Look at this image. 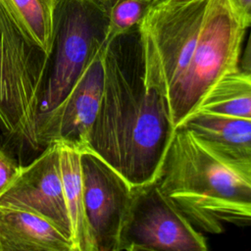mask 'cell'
Listing matches in <instances>:
<instances>
[{"label": "cell", "instance_id": "cell-7", "mask_svg": "<svg viewBox=\"0 0 251 251\" xmlns=\"http://www.w3.org/2000/svg\"><path fill=\"white\" fill-rule=\"evenodd\" d=\"M208 244L158 181L133 187L119 251H206Z\"/></svg>", "mask_w": 251, "mask_h": 251}, {"label": "cell", "instance_id": "cell-18", "mask_svg": "<svg viewBox=\"0 0 251 251\" xmlns=\"http://www.w3.org/2000/svg\"><path fill=\"white\" fill-rule=\"evenodd\" d=\"M233 7L244 21L250 25L251 24V0H230Z\"/></svg>", "mask_w": 251, "mask_h": 251}, {"label": "cell", "instance_id": "cell-4", "mask_svg": "<svg viewBox=\"0 0 251 251\" xmlns=\"http://www.w3.org/2000/svg\"><path fill=\"white\" fill-rule=\"evenodd\" d=\"M48 54L31 41L0 4V128L8 153L24 163L40 152L38 95Z\"/></svg>", "mask_w": 251, "mask_h": 251}, {"label": "cell", "instance_id": "cell-10", "mask_svg": "<svg viewBox=\"0 0 251 251\" xmlns=\"http://www.w3.org/2000/svg\"><path fill=\"white\" fill-rule=\"evenodd\" d=\"M106 43L92 56L60 108L49 135V144L59 141L78 151L87 150L104 90Z\"/></svg>", "mask_w": 251, "mask_h": 251}, {"label": "cell", "instance_id": "cell-9", "mask_svg": "<svg viewBox=\"0 0 251 251\" xmlns=\"http://www.w3.org/2000/svg\"><path fill=\"white\" fill-rule=\"evenodd\" d=\"M60 152L61 142L54 141L29 163L21 165L15 178L0 193V204L30 211L48 219L73 242Z\"/></svg>", "mask_w": 251, "mask_h": 251}, {"label": "cell", "instance_id": "cell-6", "mask_svg": "<svg viewBox=\"0 0 251 251\" xmlns=\"http://www.w3.org/2000/svg\"><path fill=\"white\" fill-rule=\"evenodd\" d=\"M208 0L153 4L138 26L145 80L170 100L191 62Z\"/></svg>", "mask_w": 251, "mask_h": 251}, {"label": "cell", "instance_id": "cell-20", "mask_svg": "<svg viewBox=\"0 0 251 251\" xmlns=\"http://www.w3.org/2000/svg\"><path fill=\"white\" fill-rule=\"evenodd\" d=\"M185 1H191V0H153V4L161 3V2H185Z\"/></svg>", "mask_w": 251, "mask_h": 251}, {"label": "cell", "instance_id": "cell-17", "mask_svg": "<svg viewBox=\"0 0 251 251\" xmlns=\"http://www.w3.org/2000/svg\"><path fill=\"white\" fill-rule=\"evenodd\" d=\"M20 167L17 159L0 147V193L15 178Z\"/></svg>", "mask_w": 251, "mask_h": 251}, {"label": "cell", "instance_id": "cell-11", "mask_svg": "<svg viewBox=\"0 0 251 251\" xmlns=\"http://www.w3.org/2000/svg\"><path fill=\"white\" fill-rule=\"evenodd\" d=\"M0 251H75L72 240L51 221L0 204Z\"/></svg>", "mask_w": 251, "mask_h": 251}, {"label": "cell", "instance_id": "cell-2", "mask_svg": "<svg viewBox=\"0 0 251 251\" xmlns=\"http://www.w3.org/2000/svg\"><path fill=\"white\" fill-rule=\"evenodd\" d=\"M157 181L199 230L251 226V156L178 127Z\"/></svg>", "mask_w": 251, "mask_h": 251}, {"label": "cell", "instance_id": "cell-5", "mask_svg": "<svg viewBox=\"0 0 251 251\" xmlns=\"http://www.w3.org/2000/svg\"><path fill=\"white\" fill-rule=\"evenodd\" d=\"M248 27L230 0H208L191 62L167 104L176 129L198 109L219 79L239 70Z\"/></svg>", "mask_w": 251, "mask_h": 251}, {"label": "cell", "instance_id": "cell-19", "mask_svg": "<svg viewBox=\"0 0 251 251\" xmlns=\"http://www.w3.org/2000/svg\"><path fill=\"white\" fill-rule=\"evenodd\" d=\"M248 28L250 29L249 36L247 39V44L245 46V49L241 53V57L239 61V69L242 71L251 72V24Z\"/></svg>", "mask_w": 251, "mask_h": 251}, {"label": "cell", "instance_id": "cell-15", "mask_svg": "<svg viewBox=\"0 0 251 251\" xmlns=\"http://www.w3.org/2000/svg\"><path fill=\"white\" fill-rule=\"evenodd\" d=\"M0 4L24 33L49 54L55 0H0Z\"/></svg>", "mask_w": 251, "mask_h": 251}, {"label": "cell", "instance_id": "cell-16", "mask_svg": "<svg viewBox=\"0 0 251 251\" xmlns=\"http://www.w3.org/2000/svg\"><path fill=\"white\" fill-rule=\"evenodd\" d=\"M153 0H111L107 41L136 30Z\"/></svg>", "mask_w": 251, "mask_h": 251}, {"label": "cell", "instance_id": "cell-1", "mask_svg": "<svg viewBox=\"0 0 251 251\" xmlns=\"http://www.w3.org/2000/svg\"><path fill=\"white\" fill-rule=\"evenodd\" d=\"M101 105L87 150L132 187L154 182L176 134L165 99L149 88L138 28L107 41Z\"/></svg>", "mask_w": 251, "mask_h": 251}, {"label": "cell", "instance_id": "cell-12", "mask_svg": "<svg viewBox=\"0 0 251 251\" xmlns=\"http://www.w3.org/2000/svg\"><path fill=\"white\" fill-rule=\"evenodd\" d=\"M61 174L75 251H94L83 200L80 151L61 142Z\"/></svg>", "mask_w": 251, "mask_h": 251}, {"label": "cell", "instance_id": "cell-13", "mask_svg": "<svg viewBox=\"0 0 251 251\" xmlns=\"http://www.w3.org/2000/svg\"><path fill=\"white\" fill-rule=\"evenodd\" d=\"M180 127L229 151L251 156V121L196 111Z\"/></svg>", "mask_w": 251, "mask_h": 251}, {"label": "cell", "instance_id": "cell-8", "mask_svg": "<svg viewBox=\"0 0 251 251\" xmlns=\"http://www.w3.org/2000/svg\"><path fill=\"white\" fill-rule=\"evenodd\" d=\"M85 216L94 251H119L133 187L95 153L80 151Z\"/></svg>", "mask_w": 251, "mask_h": 251}, {"label": "cell", "instance_id": "cell-14", "mask_svg": "<svg viewBox=\"0 0 251 251\" xmlns=\"http://www.w3.org/2000/svg\"><path fill=\"white\" fill-rule=\"evenodd\" d=\"M196 111L251 121V72L239 69L223 76Z\"/></svg>", "mask_w": 251, "mask_h": 251}, {"label": "cell", "instance_id": "cell-3", "mask_svg": "<svg viewBox=\"0 0 251 251\" xmlns=\"http://www.w3.org/2000/svg\"><path fill=\"white\" fill-rule=\"evenodd\" d=\"M111 0H55L52 45L38 95L36 136L43 150L67 96L107 42Z\"/></svg>", "mask_w": 251, "mask_h": 251}]
</instances>
